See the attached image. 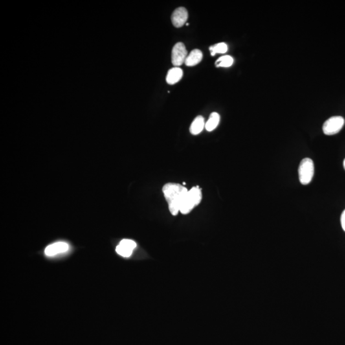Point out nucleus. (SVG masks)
I'll return each instance as SVG.
<instances>
[{
  "label": "nucleus",
  "instance_id": "nucleus-1",
  "mask_svg": "<svg viewBox=\"0 0 345 345\" xmlns=\"http://www.w3.org/2000/svg\"><path fill=\"white\" fill-rule=\"evenodd\" d=\"M162 191L171 214L177 215L180 212L182 202L188 192V189L181 184L168 183L164 186Z\"/></svg>",
  "mask_w": 345,
  "mask_h": 345
},
{
  "label": "nucleus",
  "instance_id": "nucleus-2",
  "mask_svg": "<svg viewBox=\"0 0 345 345\" xmlns=\"http://www.w3.org/2000/svg\"><path fill=\"white\" fill-rule=\"evenodd\" d=\"M202 199L201 191L199 187H194L188 193L180 205V212L182 214H188L198 205Z\"/></svg>",
  "mask_w": 345,
  "mask_h": 345
},
{
  "label": "nucleus",
  "instance_id": "nucleus-3",
  "mask_svg": "<svg viewBox=\"0 0 345 345\" xmlns=\"http://www.w3.org/2000/svg\"><path fill=\"white\" fill-rule=\"evenodd\" d=\"M298 179L302 185L310 184L315 173V166L313 160L305 158L301 160L298 167Z\"/></svg>",
  "mask_w": 345,
  "mask_h": 345
},
{
  "label": "nucleus",
  "instance_id": "nucleus-4",
  "mask_svg": "<svg viewBox=\"0 0 345 345\" xmlns=\"http://www.w3.org/2000/svg\"><path fill=\"white\" fill-rule=\"evenodd\" d=\"M345 124V120L342 116H333L325 121L323 125V132L325 135L332 136L336 135L342 130Z\"/></svg>",
  "mask_w": 345,
  "mask_h": 345
},
{
  "label": "nucleus",
  "instance_id": "nucleus-5",
  "mask_svg": "<svg viewBox=\"0 0 345 345\" xmlns=\"http://www.w3.org/2000/svg\"><path fill=\"white\" fill-rule=\"evenodd\" d=\"M188 56L185 45L182 43H178L174 46L171 52V62L175 67H179L185 63Z\"/></svg>",
  "mask_w": 345,
  "mask_h": 345
},
{
  "label": "nucleus",
  "instance_id": "nucleus-6",
  "mask_svg": "<svg viewBox=\"0 0 345 345\" xmlns=\"http://www.w3.org/2000/svg\"><path fill=\"white\" fill-rule=\"evenodd\" d=\"M136 246L137 245L135 241L130 239H123L116 247V251L119 255L127 258L131 256Z\"/></svg>",
  "mask_w": 345,
  "mask_h": 345
},
{
  "label": "nucleus",
  "instance_id": "nucleus-7",
  "mask_svg": "<svg viewBox=\"0 0 345 345\" xmlns=\"http://www.w3.org/2000/svg\"><path fill=\"white\" fill-rule=\"evenodd\" d=\"M188 12L184 7L176 8L171 15V22L176 28H180L186 23L188 19Z\"/></svg>",
  "mask_w": 345,
  "mask_h": 345
},
{
  "label": "nucleus",
  "instance_id": "nucleus-8",
  "mask_svg": "<svg viewBox=\"0 0 345 345\" xmlns=\"http://www.w3.org/2000/svg\"><path fill=\"white\" fill-rule=\"evenodd\" d=\"M69 249V246L64 242H57V243L52 244L45 249V254L48 256H53L56 254L63 253L67 251Z\"/></svg>",
  "mask_w": 345,
  "mask_h": 345
},
{
  "label": "nucleus",
  "instance_id": "nucleus-9",
  "mask_svg": "<svg viewBox=\"0 0 345 345\" xmlns=\"http://www.w3.org/2000/svg\"><path fill=\"white\" fill-rule=\"evenodd\" d=\"M183 77V70L180 67H175L168 70L166 76V82L169 85H175Z\"/></svg>",
  "mask_w": 345,
  "mask_h": 345
},
{
  "label": "nucleus",
  "instance_id": "nucleus-10",
  "mask_svg": "<svg viewBox=\"0 0 345 345\" xmlns=\"http://www.w3.org/2000/svg\"><path fill=\"white\" fill-rule=\"evenodd\" d=\"M203 56V53L200 50L197 49L193 50L187 57L185 64L188 67L197 65L201 62Z\"/></svg>",
  "mask_w": 345,
  "mask_h": 345
},
{
  "label": "nucleus",
  "instance_id": "nucleus-11",
  "mask_svg": "<svg viewBox=\"0 0 345 345\" xmlns=\"http://www.w3.org/2000/svg\"><path fill=\"white\" fill-rule=\"evenodd\" d=\"M204 127H205V119L202 116H197L190 126V133L193 135H197L201 133Z\"/></svg>",
  "mask_w": 345,
  "mask_h": 345
},
{
  "label": "nucleus",
  "instance_id": "nucleus-12",
  "mask_svg": "<svg viewBox=\"0 0 345 345\" xmlns=\"http://www.w3.org/2000/svg\"><path fill=\"white\" fill-rule=\"evenodd\" d=\"M219 122H220V115L215 112L211 113L209 118L205 124L206 130L209 132L214 131L218 126Z\"/></svg>",
  "mask_w": 345,
  "mask_h": 345
},
{
  "label": "nucleus",
  "instance_id": "nucleus-13",
  "mask_svg": "<svg viewBox=\"0 0 345 345\" xmlns=\"http://www.w3.org/2000/svg\"><path fill=\"white\" fill-rule=\"evenodd\" d=\"M211 56H214L217 53L224 54L228 51V46L225 43H217L210 46Z\"/></svg>",
  "mask_w": 345,
  "mask_h": 345
},
{
  "label": "nucleus",
  "instance_id": "nucleus-14",
  "mask_svg": "<svg viewBox=\"0 0 345 345\" xmlns=\"http://www.w3.org/2000/svg\"><path fill=\"white\" fill-rule=\"evenodd\" d=\"M234 62V58L229 55H225L220 57L215 61V67H230Z\"/></svg>",
  "mask_w": 345,
  "mask_h": 345
},
{
  "label": "nucleus",
  "instance_id": "nucleus-15",
  "mask_svg": "<svg viewBox=\"0 0 345 345\" xmlns=\"http://www.w3.org/2000/svg\"><path fill=\"white\" fill-rule=\"evenodd\" d=\"M341 224H342L343 230L345 232V210L343 212L342 216H341Z\"/></svg>",
  "mask_w": 345,
  "mask_h": 345
},
{
  "label": "nucleus",
  "instance_id": "nucleus-16",
  "mask_svg": "<svg viewBox=\"0 0 345 345\" xmlns=\"http://www.w3.org/2000/svg\"><path fill=\"white\" fill-rule=\"evenodd\" d=\"M344 169L345 170V159L344 161Z\"/></svg>",
  "mask_w": 345,
  "mask_h": 345
},
{
  "label": "nucleus",
  "instance_id": "nucleus-17",
  "mask_svg": "<svg viewBox=\"0 0 345 345\" xmlns=\"http://www.w3.org/2000/svg\"><path fill=\"white\" fill-rule=\"evenodd\" d=\"M189 25H190V24H189V23H186V26H189Z\"/></svg>",
  "mask_w": 345,
  "mask_h": 345
}]
</instances>
